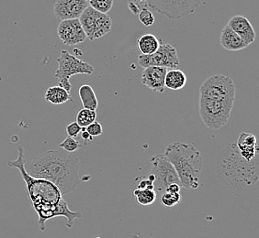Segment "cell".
Segmentation results:
<instances>
[{"instance_id":"obj_19","label":"cell","mask_w":259,"mask_h":238,"mask_svg":"<svg viewBox=\"0 0 259 238\" xmlns=\"http://www.w3.org/2000/svg\"><path fill=\"white\" fill-rule=\"evenodd\" d=\"M45 99L46 102L55 105L65 104L68 101H72V97L69 92L60 87L59 85L52 86L46 90L45 94Z\"/></svg>"},{"instance_id":"obj_10","label":"cell","mask_w":259,"mask_h":238,"mask_svg":"<svg viewBox=\"0 0 259 238\" xmlns=\"http://www.w3.org/2000/svg\"><path fill=\"white\" fill-rule=\"evenodd\" d=\"M151 163V174L154 176V187L155 191L164 193L167 187L171 184H180V181L178 174L175 170L173 165L163 155L154 156L150 159ZM182 187V186H181Z\"/></svg>"},{"instance_id":"obj_33","label":"cell","mask_w":259,"mask_h":238,"mask_svg":"<svg viewBox=\"0 0 259 238\" xmlns=\"http://www.w3.org/2000/svg\"><path fill=\"white\" fill-rule=\"evenodd\" d=\"M180 189H181V185L173 184L167 187V189L165 190V192H168V193H180Z\"/></svg>"},{"instance_id":"obj_8","label":"cell","mask_w":259,"mask_h":238,"mask_svg":"<svg viewBox=\"0 0 259 238\" xmlns=\"http://www.w3.org/2000/svg\"><path fill=\"white\" fill-rule=\"evenodd\" d=\"M202 0H147V8L170 20H180L194 13Z\"/></svg>"},{"instance_id":"obj_21","label":"cell","mask_w":259,"mask_h":238,"mask_svg":"<svg viewBox=\"0 0 259 238\" xmlns=\"http://www.w3.org/2000/svg\"><path fill=\"white\" fill-rule=\"evenodd\" d=\"M78 94L84 108L96 111L99 106V102L93 88L90 85H83L80 86Z\"/></svg>"},{"instance_id":"obj_31","label":"cell","mask_w":259,"mask_h":238,"mask_svg":"<svg viewBox=\"0 0 259 238\" xmlns=\"http://www.w3.org/2000/svg\"><path fill=\"white\" fill-rule=\"evenodd\" d=\"M65 130H66V133L68 135V137L75 139L81 133L82 128L75 121V122H72L69 125H67Z\"/></svg>"},{"instance_id":"obj_25","label":"cell","mask_w":259,"mask_h":238,"mask_svg":"<svg viewBox=\"0 0 259 238\" xmlns=\"http://www.w3.org/2000/svg\"><path fill=\"white\" fill-rule=\"evenodd\" d=\"M89 6L93 10L107 14L113 7V0H89Z\"/></svg>"},{"instance_id":"obj_11","label":"cell","mask_w":259,"mask_h":238,"mask_svg":"<svg viewBox=\"0 0 259 238\" xmlns=\"http://www.w3.org/2000/svg\"><path fill=\"white\" fill-rule=\"evenodd\" d=\"M138 65L144 68L157 66L167 69H175L180 65V58L174 46L161 43L158 50L155 53L151 55H140L138 57Z\"/></svg>"},{"instance_id":"obj_3","label":"cell","mask_w":259,"mask_h":238,"mask_svg":"<svg viewBox=\"0 0 259 238\" xmlns=\"http://www.w3.org/2000/svg\"><path fill=\"white\" fill-rule=\"evenodd\" d=\"M173 165L180 178L181 186L186 189H197L199 176L203 169L202 156L192 143L174 142L170 144L164 154Z\"/></svg>"},{"instance_id":"obj_4","label":"cell","mask_w":259,"mask_h":238,"mask_svg":"<svg viewBox=\"0 0 259 238\" xmlns=\"http://www.w3.org/2000/svg\"><path fill=\"white\" fill-rule=\"evenodd\" d=\"M18 158L16 160H10L7 162V165L10 168H15L20 170V175L25 182L28 194L30 196L33 206L40 204H56L62 197L59 189L44 178H34L30 176L26 171L25 159H24V150L19 147L18 148Z\"/></svg>"},{"instance_id":"obj_30","label":"cell","mask_w":259,"mask_h":238,"mask_svg":"<svg viewBox=\"0 0 259 238\" xmlns=\"http://www.w3.org/2000/svg\"><path fill=\"white\" fill-rule=\"evenodd\" d=\"M154 181L155 178L152 174H150L148 178H142L138 180L137 188L138 189H149V190H155L154 187Z\"/></svg>"},{"instance_id":"obj_18","label":"cell","mask_w":259,"mask_h":238,"mask_svg":"<svg viewBox=\"0 0 259 238\" xmlns=\"http://www.w3.org/2000/svg\"><path fill=\"white\" fill-rule=\"evenodd\" d=\"M187 84V76L180 69L167 70L165 79H164V85L165 88L178 91L182 89Z\"/></svg>"},{"instance_id":"obj_20","label":"cell","mask_w":259,"mask_h":238,"mask_svg":"<svg viewBox=\"0 0 259 238\" xmlns=\"http://www.w3.org/2000/svg\"><path fill=\"white\" fill-rule=\"evenodd\" d=\"M161 41L151 33L141 36L137 40V46L142 55H151L158 50Z\"/></svg>"},{"instance_id":"obj_23","label":"cell","mask_w":259,"mask_h":238,"mask_svg":"<svg viewBox=\"0 0 259 238\" xmlns=\"http://www.w3.org/2000/svg\"><path fill=\"white\" fill-rule=\"evenodd\" d=\"M134 194L137 202L144 206H148L154 204L156 200V192L149 189H135Z\"/></svg>"},{"instance_id":"obj_13","label":"cell","mask_w":259,"mask_h":238,"mask_svg":"<svg viewBox=\"0 0 259 238\" xmlns=\"http://www.w3.org/2000/svg\"><path fill=\"white\" fill-rule=\"evenodd\" d=\"M88 7L89 0H56L54 14L61 21L79 19Z\"/></svg>"},{"instance_id":"obj_28","label":"cell","mask_w":259,"mask_h":238,"mask_svg":"<svg viewBox=\"0 0 259 238\" xmlns=\"http://www.w3.org/2000/svg\"><path fill=\"white\" fill-rule=\"evenodd\" d=\"M138 19L140 22L145 27L154 25L155 21V16L148 8H145L140 11Z\"/></svg>"},{"instance_id":"obj_24","label":"cell","mask_w":259,"mask_h":238,"mask_svg":"<svg viewBox=\"0 0 259 238\" xmlns=\"http://www.w3.org/2000/svg\"><path fill=\"white\" fill-rule=\"evenodd\" d=\"M97 119V113L96 111L90 109L80 110L76 115V123L79 125L81 128H87L89 125L93 123Z\"/></svg>"},{"instance_id":"obj_34","label":"cell","mask_w":259,"mask_h":238,"mask_svg":"<svg viewBox=\"0 0 259 238\" xmlns=\"http://www.w3.org/2000/svg\"><path fill=\"white\" fill-rule=\"evenodd\" d=\"M81 137H82V139L85 140V141H92V140H93V137L90 136V133L85 130V128H82Z\"/></svg>"},{"instance_id":"obj_14","label":"cell","mask_w":259,"mask_h":238,"mask_svg":"<svg viewBox=\"0 0 259 238\" xmlns=\"http://www.w3.org/2000/svg\"><path fill=\"white\" fill-rule=\"evenodd\" d=\"M167 70V68L157 66L145 68L141 74V83L152 91L163 94L166 89L164 85V79Z\"/></svg>"},{"instance_id":"obj_2","label":"cell","mask_w":259,"mask_h":238,"mask_svg":"<svg viewBox=\"0 0 259 238\" xmlns=\"http://www.w3.org/2000/svg\"><path fill=\"white\" fill-rule=\"evenodd\" d=\"M216 173L226 187L244 191L258 181V156L246 161L240 156L236 144H230L218 159Z\"/></svg>"},{"instance_id":"obj_15","label":"cell","mask_w":259,"mask_h":238,"mask_svg":"<svg viewBox=\"0 0 259 238\" xmlns=\"http://www.w3.org/2000/svg\"><path fill=\"white\" fill-rule=\"evenodd\" d=\"M227 25L239 36L247 47L254 43L256 33L254 27L245 16H234L232 19H230Z\"/></svg>"},{"instance_id":"obj_32","label":"cell","mask_w":259,"mask_h":238,"mask_svg":"<svg viewBox=\"0 0 259 238\" xmlns=\"http://www.w3.org/2000/svg\"><path fill=\"white\" fill-rule=\"evenodd\" d=\"M127 4H128L129 10H131V12H132L134 15H138L140 11L142 10V9L140 8V6L135 2V0H128Z\"/></svg>"},{"instance_id":"obj_36","label":"cell","mask_w":259,"mask_h":238,"mask_svg":"<svg viewBox=\"0 0 259 238\" xmlns=\"http://www.w3.org/2000/svg\"><path fill=\"white\" fill-rule=\"evenodd\" d=\"M97 238H100V237H97Z\"/></svg>"},{"instance_id":"obj_16","label":"cell","mask_w":259,"mask_h":238,"mask_svg":"<svg viewBox=\"0 0 259 238\" xmlns=\"http://www.w3.org/2000/svg\"><path fill=\"white\" fill-rule=\"evenodd\" d=\"M235 144L239 151L240 156L246 161H251L258 156L259 148L256 138L254 134L247 132L241 133Z\"/></svg>"},{"instance_id":"obj_26","label":"cell","mask_w":259,"mask_h":238,"mask_svg":"<svg viewBox=\"0 0 259 238\" xmlns=\"http://www.w3.org/2000/svg\"><path fill=\"white\" fill-rule=\"evenodd\" d=\"M83 147V145L80 143L78 140L74 139V138H70L67 137L66 139L61 142L59 144V148L62 149H64L66 152H69V153H75L76 150L81 149Z\"/></svg>"},{"instance_id":"obj_35","label":"cell","mask_w":259,"mask_h":238,"mask_svg":"<svg viewBox=\"0 0 259 238\" xmlns=\"http://www.w3.org/2000/svg\"><path fill=\"white\" fill-rule=\"evenodd\" d=\"M135 1L140 6V8H141L142 10L145 9V8H147V5H146L147 0H135Z\"/></svg>"},{"instance_id":"obj_17","label":"cell","mask_w":259,"mask_h":238,"mask_svg":"<svg viewBox=\"0 0 259 238\" xmlns=\"http://www.w3.org/2000/svg\"><path fill=\"white\" fill-rule=\"evenodd\" d=\"M220 45L229 51H239L247 48L243 40L228 25L225 26L221 32Z\"/></svg>"},{"instance_id":"obj_22","label":"cell","mask_w":259,"mask_h":238,"mask_svg":"<svg viewBox=\"0 0 259 238\" xmlns=\"http://www.w3.org/2000/svg\"><path fill=\"white\" fill-rule=\"evenodd\" d=\"M54 216L55 217H57V216H64V217H65V218L67 219L66 226L68 228H71L73 226V224H74L75 219L82 218V213H80V212H72L68 208V205L65 203V200L62 198L58 202V204H56V206H55Z\"/></svg>"},{"instance_id":"obj_27","label":"cell","mask_w":259,"mask_h":238,"mask_svg":"<svg viewBox=\"0 0 259 238\" xmlns=\"http://www.w3.org/2000/svg\"><path fill=\"white\" fill-rule=\"evenodd\" d=\"M180 199L181 196L180 193L164 192V194H162L161 202L166 207H174L177 204H180Z\"/></svg>"},{"instance_id":"obj_12","label":"cell","mask_w":259,"mask_h":238,"mask_svg":"<svg viewBox=\"0 0 259 238\" xmlns=\"http://www.w3.org/2000/svg\"><path fill=\"white\" fill-rule=\"evenodd\" d=\"M57 35L61 42L66 46H75L87 40L79 19L62 20L57 28Z\"/></svg>"},{"instance_id":"obj_9","label":"cell","mask_w":259,"mask_h":238,"mask_svg":"<svg viewBox=\"0 0 259 238\" xmlns=\"http://www.w3.org/2000/svg\"><path fill=\"white\" fill-rule=\"evenodd\" d=\"M80 23L85 31L87 39L93 41L110 33L112 20L110 16L93 10L90 6L80 16Z\"/></svg>"},{"instance_id":"obj_1","label":"cell","mask_w":259,"mask_h":238,"mask_svg":"<svg viewBox=\"0 0 259 238\" xmlns=\"http://www.w3.org/2000/svg\"><path fill=\"white\" fill-rule=\"evenodd\" d=\"M24 166L30 176L55 184L62 195L74 192L82 182L78 157L64 149L47 150L30 160H25Z\"/></svg>"},{"instance_id":"obj_6","label":"cell","mask_w":259,"mask_h":238,"mask_svg":"<svg viewBox=\"0 0 259 238\" xmlns=\"http://www.w3.org/2000/svg\"><path fill=\"white\" fill-rule=\"evenodd\" d=\"M58 68L55 71V77L59 82V86L69 92L72 89L70 77L75 75H92L94 68L89 63L76 58L67 50H62L57 59Z\"/></svg>"},{"instance_id":"obj_7","label":"cell","mask_w":259,"mask_h":238,"mask_svg":"<svg viewBox=\"0 0 259 238\" xmlns=\"http://www.w3.org/2000/svg\"><path fill=\"white\" fill-rule=\"evenodd\" d=\"M236 86L234 80L223 75H211L199 88V99L235 101Z\"/></svg>"},{"instance_id":"obj_5","label":"cell","mask_w":259,"mask_h":238,"mask_svg":"<svg viewBox=\"0 0 259 238\" xmlns=\"http://www.w3.org/2000/svg\"><path fill=\"white\" fill-rule=\"evenodd\" d=\"M234 104L233 101L199 99V116L208 129L217 130L229 121Z\"/></svg>"},{"instance_id":"obj_29","label":"cell","mask_w":259,"mask_h":238,"mask_svg":"<svg viewBox=\"0 0 259 238\" xmlns=\"http://www.w3.org/2000/svg\"><path fill=\"white\" fill-rule=\"evenodd\" d=\"M85 130L90 133V136L91 137H99L100 135H102L103 133V128H102V126L100 124V122H98V121H94L93 123H91V124L89 125L87 128H85Z\"/></svg>"}]
</instances>
